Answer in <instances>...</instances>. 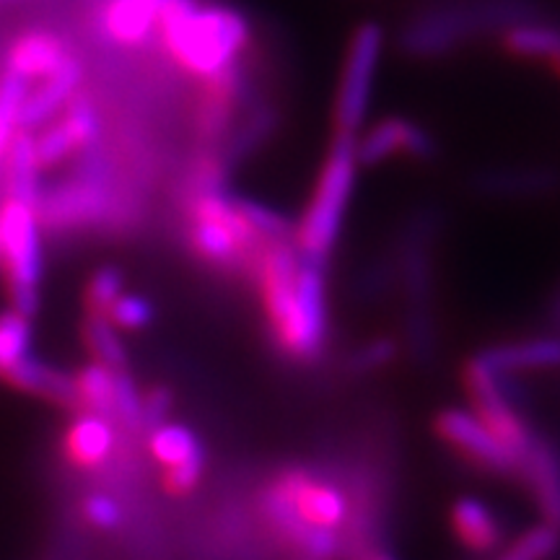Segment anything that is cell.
Segmentation results:
<instances>
[{
    "mask_svg": "<svg viewBox=\"0 0 560 560\" xmlns=\"http://www.w3.org/2000/svg\"><path fill=\"white\" fill-rule=\"evenodd\" d=\"M159 37L170 58L206 83L240 70L249 47V21L229 5H200L198 0H170L159 21Z\"/></svg>",
    "mask_w": 560,
    "mask_h": 560,
    "instance_id": "obj_1",
    "label": "cell"
},
{
    "mask_svg": "<svg viewBox=\"0 0 560 560\" xmlns=\"http://www.w3.org/2000/svg\"><path fill=\"white\" fill-rule=\"evenodd\" d=\"M359 153L353 136L335 132L327 156L322 161L319 177L314 182L312 198L306 202L299 223H293V247L304 260L317 265L330 262L346 226L348 206L359 182Z\"/></svg>",
    "mask_w": 560,
    "mask_h": 560,
    "instance_id": "obj_2",
    "label": "cell"
},
{
    "mask_svg": "<svg viewBox=\"0 0 560 560\" xmlns=\"http://www.w3.org/2000/svg\"><path fill=\"white\" fill-rule=\"evenodd\" d=\"M190 247L202 262L213 268H236L260 257L265 244L255 240L244 223L236 195H231L219 174L202 172L190 200Z\"/></svg>",
    "mask_w": 560,
    "mask_h": 560,
    "instance_id": "obj_3",
    "label": "cell"
},
{
    "mask_svg": "<svg viewBox=\"0 0 560 560\" xmlns=\"http://www.w3.org/2000/svg\"><path fill=\"white\" fill-rule=\"evenodd\" d=\"M0 270L11 310L32 319L39 312L42 223L37 208L5 198L0 202Z\"/></svg>",
    "mask_w": 560,
    "mask_h": 560,
    "instance_id": "obj_4",
    "label": "cell"
},
{
    "mask_svg": "<svg viewBox=\"0 0 560 560\" xmlns=\"http://www.w3.org/2000/svg\"><path fill=\"white\" fill-rule=\"evenodd\" d=\"M384 55V30L374 21H366L348 42L346 62H342L340 86L335 94L332 122L338 136H359L369 120L374 81L380 73Z\"/></svg>",
    "mask_w": 560,
    "mask_h": 560,
    "instance_id": "obj_5",
    "label": "cell"
},
{
    "mask_svg": "<svg viewBox=\"0 0 560 560\" xmlns=\"http://www.w3.org/2000/svg\"><path fill=\"white\" fill-rule=\"evenodd\" d=\"M506 380L509 376H501L499 371L490 369L480 353L472 355L465 366V389L470 395V410L503 446H509L522 459L537 436L527 420L522 418V412L516 410Z\"/></svg>",
    "mask_w": 560,
    "mask_h": 560,
    "instance_id": "obj_6",
    "label": "cell"
},
{
    "mask_svg": "<svg viewBox=\"0 0 560 560\" xmlns=\"http://www.w3.org/2000/svg\"><path fill=\"white\" fill-rule=\"evenodd\" d=\"M436 436L462 459L493 475H520V457L490 433L472 410L446 408L436 416Z\"/></svg>",
    "mask_w": 560,
    "mask_h": 560,
    "instance_id": "obj_7",
    "label": "cell"
},
{
    "mask_svg": "<svg viewBox=\"0 0 560 560\" xmlns=\"http://www.w3.org/2000/svg\"><path fill=\"white\" fill-rule=\"evenodd\" d=\"M104 210H107V182H104L100 159H94L79 177L55 187L50 192H42L37 215L42 226L60 231L96 223L104 215Z\"/></svg>",
    "mask_w": 560,
    "mask_h": 560,
    "instance_id": "obj_8",
    "label": "cell"
},
{
    "mask_svg": "<svg viewBox=\"0 0 560 560\" xmlns=\"http://www.w3.org/2000/svg\"><path fill=\"white\" fill-rule=\"evenodd\" d=\"M100 112L86 96H73L52 122L34 132V153H37L39 170H52L73 153L94 149L100 143Z\"/></svg>",
    "mask_w": 560,
    "mask_h": 560,
    "instance_id": "obj_9",
    "label": "cell"
},
{
    "mask_svg": "<svg viewBox=\"0 0 560 560\" xmlns=\"http://www.w3.org/2000/svg\"><path fill=\"white\" fill-rule=\"evenodd\" d=\"M355 153L361 166H380L389 159L429 161L436 156V140L408 117H384L355 136Z\"/></svg>",
    "mask_w": 560,
    "mask_h": 560,
    "instance_id": "obj_10",
    "label": "cell"
},
{
    "mask_svg": "<svg viewBox=\"0 0 560 560\" xmlns=\"http://www.w3.org/2000/svg\"><path fill=\"white\" fill-rule=\"evenodd\" d=\"M520 475L527 482L532 499L542 514V524L560 532V450L550 441L537 436L524 452Z\"/></svg>",
    "mask_w": 560,
    "mask_h": 560,
    "instance_id": "obj_11",
    "label": "cell"
},
{
    "mask_svg": "<svg viewBox=\"0 0 560 560\" xmlns=\"http://www.w3.org/2000/svg\"><path fill=\"white\" fill-rule=\"evenodd\" d=\"M39 89H32L19 115V130H39L52 122L62 109L68 107L73 96H79L83 81V66L75 58H68L52 75L42 79Z\"/></svg>",
    "mask_w": 560,
    "mask_h": 560,
    "instance_id": "obj_12",
    "label": "cell"
},
{
    "mask_svg": "<svg viewBox=\"0 0 560 560\" xmlns=\"http://www.w3.org/2000/svg\"><path fill=\"white\" fill-rule=\"evenodd\" d=\"M3 382L9 384L11 389L39 397V400L58 405V408H66L73 412V416L75 412H81L73 374H66V371L55 369L50 363L34 359V353L26 355V359H21L16 366L3 376Z\"/></svg>",
    "mask_w": 560,
    "mask_h": 560,
    "instance_id": "obj_13",
    "label": "cell"
},
{
    "mask_svg": "<svg viewBox=\"0 0 560 560\" xmlns=\"http://www.w3.org/2000/svg\"><path fill=\"white\" fill-rule=\"evenodd\" d=\"M117 444L115 425L109 418L75 412L62 436V452L68 462L79 470H96L112 457Z\"/></svg>",
    "mask_w": 560,
    "mask_h": 560,
    "instance_id": "obj_14",
    "label": "cell"
},
{
    "mask_svg": "<svg viewBox=\"0 0 560 560\" xmlns=\"http://www.w3.org/2000/svg\"><path fill=\"white\" fill-rule=\"evenodd\" d=\"M166 3L170 0H107L102 11L104 34L122 47L143 45L159 32Z\"/></svg>",
    "mask_w": 560,
    "mask_h": 560,
    "instance_id": "obj_15",
    "label": "cell"
},
{
    "mask_svg": "<svg viewBox=\"0 0 560 560\" xmlns=\"http://www.w3.org/2000/svg\"><path fill=\"white\" fill-rule=\"evenodd\" d=\"M450 524L462 548L475 552V556H488V552H495L501 548L503 527L499 516L480 499L462 495V499L454 501L450 511Z\"/></svg>",
    "mask_w": 560,
    "mask_h": 560,
    "instance_id": "obj_16",
    "label": "cell"
},
{
    "mask_svg": "<svg viewBox=\"0 0 560 560\" xmlns=\"http://www.w3.org/2000/svg\"><path fill=\"white\" fill-rule=\"evenodd\" d=\"M482 361L501 376L524 374V371L560 369V338H527L514 342H501L482 350Z\"/></svg>",
    "mask_w": 560,
    "mask_h": 560,
    "instance_id": "obj_17",
    "label": "cell"
},
{
    "mask_svg": "<svg viewBox=\"0 0 560 560\" xmlns=\"http://www.w3.org/2000/svg\"><path fill=\"white\" fill-rule=\"evenodd\" d=\"M68 58L70 55L58 34L34 30L21 34V37L13 42L9 50V68L5 70H11V73H16L26 81L47 79V75H52Z\"/></svg>",
    "mask_w": 560,
    "mask_h": 560,
    "instance_id": "obj_18",
    "label": "cell"
},
{
    "mask_svg": "<svg viewBox=\"0 0 560 560\" xmlns=\"http://www.w3.org/2000/svg\"><path fill=\"white\" fill-rule=\"evenodd\" d=\"M5 164V198L37 208L42 198V170L34 153V132L16 130L3 156Z\"/></svg>",
    "mask_w": 560,
    "mask_h": 560,
    "instance_id": "obj_19",
    "label": "cell"
},
{
    "mask_svg": "<svg viewBox=\"0 0 560 560\" xmlns=\"http://www.w3.org/2000/svg\"><path fill=\"white\" fill-rule=\"evenodd\" d=\"M503 50L524 60H556L560 58V26L540 21H516L503 32Z\"/></svg>",
    "mask_w": 560,
    "mask_h": 560,
    "instance_id": "obj_20",
    "label": "cell"
},
{
    "mask_svg": "<svg viewBox=\"0 0 560 560\" xmlns=\"http://www.w3.org/2000/svg\"><path fill=\"white\" fill-rule=\"evenodd\" d=\"M149 452L164 470L206 457V446L198 433L182 423H161L159 429H153L149 433Z\"/></svg>",
    "mask_w": 560,
    "mask_h": 560,
    "instance_id": "obj_21",
    "label": "cell"
},
{
    "mask_svg": "<svg viewBox=\"0 0 560 560\" xmlns=\"http://www.w3.org/2000/svg\"><path fill=\"white\" fill-rule=\"evenodd\" d=\"M117 374H120V371H112L94 361L75 371L73 382H75V392H79L81 412H91V416H102L112 420Z\"/></svg>",
    "mask_w": 560,
    "mask_h": 560,
    "instance_id": "obj_22",
    "label": "cell"
},
{
    "mask_svg": "<svg viewBox=\"0 0 560 560\" xmlns=\"http://www.w3.org/2000/svg\"><path fill=\"white\" fill-rule=\"evenodd\" d=\"M81 340L94 363H102V366L112 371H125V366H128V348H125L122 335L112 327L107 317L86 314L81 325Z\"/></svg>",
    "mask_w": 560,
    "mask_h": 560,
    "instance_id": "obj_23",
    "label": "cell"
},
{
    "mask_svg": "<svg viewBox=\"0 0 560 560\" xmlns=\"http://www.w3.org/2000/svg\"><path fill=\"white\" fill-rule=\"evenodd\" d=\"M32 353V319L13 310L0 312V382L21 359Z\"/></svg>",
    "mask_w": 560,
    "mask_h": 560,
    "instance_id": "obj_24",
    "label": "cell"
},
{
    "mask_svg": "<svg viewBox=\"0 0 560 560\" xmlns=\"http://www.w3.org/2000/svg\"><path fill=\"white\" fill-rule=\"evenodd\" d=\"M125 293V276L115 265H104L89 278L86 291H83V310L94 317H107L117 299Z\"/></svg>",
    "mask_w": 560,
    "mask_h": 560,
    "instance_id": "obj_25",
    "label": "cell"
},
{
    "mask_svg": "<svg viewBox=\"0 0 560 560\" xmlns=\"http://www.w3.org/2000/svg\"><path fill=\"white\" fill-rule=\"evenodd\" d=\"M560 548V532L550 524H537L522 532L506 550L501 552L499 560H548Z\"/></svg>",
    "mask_w": 560,
    "mask_h": 560,
    "instance_id": "obj_26",
    "label": "cell"
},
{
    "mask_svg": "<svg viewBox=\"0 0 560 560\" xmlns=\"http://www.w3.org/2000/svg\"><path fill=\"white\" fill-rule=\"evenodd\" d=\"M153 317H156V310H153L151 301L140 296V293H128V291H125L107 312V319L112 322V327L120 332L145 330V327L153 322Z\"/></svg>",
    "mask_w": 560,
    "mask_h": 560,
    "instance_id": "obj_27",
    "label": "cell"
},
{
    "mask_svg": "<svg viewBox=\"0 0 560 560\" xmlns=\"http://www.w3.org/2000/svg\"><path fill=\"white\" fill-rule=\"evenodd\" d=\"M112 420H120L125 429L132 433L143 431V392L138 389V384L132 382L128 371H120V374H117Z\"/></svg>",
    "mask_w": 560,
    "mask_h": 560,
    "instance_id": "obj_28",
    "label": "cell"
},
{
    "mask_svg": "<svg viewBox=\"0 0 560 560\" xmlns=\"http://www.w3.org/2000/svg\"><path fill=\"white\" fill-rule=\"evenodd\" d=\"M32 91V81L21 79V75L5 70L0 75V125L16 132L19 130V115L24 107L26 96Z\"/></svg>",
    "mask_w": 560,
    "mask_h": 560,
    "instance_id": "obj_29",
    "label": "cell"
},
{
    "mask_svg": "<svg viewBox=\"0 0 560 560\" xmlns=\"http://www.w3.org/2000/svg\"><path fill=\"white\" fill-rule=\"evenodd\" d=\"M395 359H397V342L389 338H376L355 350V353L350 355L348 366L350 371H355V374H371V371L389 366Z\"/></svg>",
    "mask_w": 560,
    "mask_h": 560,
    "instance_id": "obj_30",
    "label": "cell"
},
{
    "mask_svg": "<svg viewBox=\"0 0 560 560\" xmlns=\"http://www.w3.org/2000/svg\"><path fill=\"white\" fill-rule=\"evenodd\" d=\"M83 520L100 532H112L122 524V506L104 493H94L83 501Z\"/></svg>",
    "mask_w": 560,
    "mask_h": 560,
    "instance_id": "obj_31",
    "label": "cell"
},
{
    "mask_svg": "<svg viewBox=\"0 0 560 560\" xmlns=\"http://www.w3.org/2000/svg\"><path fill=\"white\" fill-rule=\"evenodd\" d=\"M202 472H206V457L170 467V470H164V480L161 482H164V490L174 499H185V495H190L200 486Z\"/></svg>",
    "mask_w": 560,
    "mask_h": 560,
    "instance_id": "obj_32",
    "label": "cell"
},
{
    "mask_svg": "<svg viewBox=\"0 0 560 560\" xmlns=\"http://www.w3.org/2000/svg\"><path fill=\"white\" fill-rule=\"evenodd\" d=\"M172 408V392L166 387H153L143 395V431L159 429L161 423H166Z\"/></svg>",
    "mask_w": 560,
    "mask_h": 560,
    "instance_id": "obj_33",
    "label": "cell"
},
{
    "mask_svg": "<svg viewBox=\"0 0 560 560\" xmlns=\"http://www.w3.org/2000/svg\"><path fill=\"white\" fill-rule=\"evenodd\" d=\"M13 136H16V132L9 130V128H3V125H0V161H3L5 149H9V143H11Z\"/></svg>",
    "mask_w": 560,
    "mask_h": 560,
    "instance_id": "obj_34",
    "label": "cell"
},
{
    "mask_svg": "<svg viewBox=\"0 0 560 560\" xmlns=\"http://www.w3.org/2000/svg\"><path fill=\"white\" fill-rule=\"evenodd\" d=\"M361 560H397V558L389 556L387 550H371V552H366V556H363Z\"/></svg>",
    "mask_w": 560,
    "mask_h": 560,
    "instance_id": "obj_35",
    "label": "cell"
},
{
    "mask_svg": "<svg viewBox=\"0 0 560 560\" xmlns=\"http://www.w3.org/2000/svg\"><path fill=\"white\" fill-rule=\"evenodd\" d=\"M552 68H556V73L560 75V58H556V60H552Z\"/></svg>",
    "mask_w": 560,
    "mask_h": 560,
    "instance_id": "obj_36",
    "label": "cell"
}]
</instances>
